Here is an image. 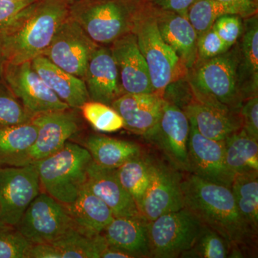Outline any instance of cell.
I'll return each mask as SVG.
<instances>
[{
    "label": "cell",
    "instance_id": "obj_13",
    "mask_svg": "<svg viewBox=\"0 0 258 258\" xmlns=\"http://www.w3.org/2000/svg\"><path fill=\"white\" fill-rule=\"evenodd\" d=\"M150 179L144 195L141 214L149 222L168 212L184 208L183 176L175 168L149 158Z\"/></svg>",
    "mask_w": 258,
    "mask_h": 258
},
{
    "label": "cell",
    "instance_id": "obj_28",
    "mask_svg": "<svg viewBox=\"0 0 258 258\" xmlns=\"http://www.w3.org/2000/svg\"><path fill=\"white\" fill-rule=\"evenodd\" d=\"M51 244L60 249L62 258H101L108 247L103 234L90 233L76 225Z\"/></svg>",
    "mask_w": 258,
    "mask_h": 258
},
{
    "label": "cell",
    "instance_id": "obj_6",
    "mask_svg": "<svg viewBox=\"0 0 258 258\" xmlns=\"http://www.w3.org/2000/svg\"><path fill=\"white\" fill-rule=\"evenodd\" d=\"M70 16L98 45L112 44L131 32L135 18L124 0H81L70 5Z\"/></svg>",
    "mask_w": 258,
    "mask_h": 258
},
{
    "label": "cell",
    "instance_id": "obj_17",
    "mask_svg": "<svg viewBox=\"0 0 258 258\" xmlns=\"http://www.w3.org/2000/svg\"><path fill=\"white\" fill-rule=\"evenodd\" d=\"M84 81L90 101L111 106L124 94L111 48L97 47L88 62Z\"/></svg>",
    "mask_w": 258,
    "mask_h": 258
},
{
    "label": "cell",
    "instance_id": "obj_8",
    "mask_svg": "<svg viewBox=\"0 0 258 258\" xmlns=\"http://www.w3.org/2000/svg\"><path fill=\"white\" fill-rule=\"evenodd\" d=\"M98 46L69 15L42 55L57 67L84 81L88 62Z\"/></svg>",
    "mask_w": 258,
    "mask_h": 258
},
{
    "label": "cell",
    "instance_id": "obj_38",
    "mask_svg": "<svg viewBox=\"0 0 258 258\" xmlns=\"http://www.w3.org/2000/svg\"><path fill=\"white\" fill-rule=\"evenodd\" d=\"M219 37L213 27L198 39V59L205 60L221 55L230 49Z\"/></svg>",
    "mask_w": 258,
    "mask_h": 258
},
{
    "label": "cell",
    "instance_id": "obj_15",
    "mask_svg": "<svg viewBox=\"0 0 258 258\" xmlns=\"http://www.w3.org/2000/svg\"><path fill=\"white\" fill-rule=\"evenodd\" d=\"M189 174L230 188L233 176L227 169L225 159V141L204 137L190 124L187 145Z\"/></svg>",
    "mask_w": 258,
    "mask_h": 258
},
{
    "label": "cell",
    "instance_id": "obj_35",
    "mask_svg": "<svg viewBox=\"0 0 258 258\" xmlns=\"http://www.w3.org/2000/svg\"><path fill=\"white\" fill-rule=\"evenodd\" d=\"M34 115L23 106L4 81L0 82V128L28 123Z\"/></svg>",
    "mask_w": 258,
    "mask_h": 258
},
{
    "label": "cell",
    "instance_id": "obj_3",
    "mask_svg": "<svg viewBox=\"0 0 258 258\" xmlns=\"http://www.w3.org/2000/svg\"><path fill=\"white\" fill-rule=\"evenodd\" d=\"M236 44L216 57L198 59L188 70L195 100L220 109L238 112L245 100L256 96L249 88Z\"/></svg>",
    "mask_w": 258,
    "mask_h": 258
},
{
    "label": "cell",
    "instance_id": "obj_30",
    "mask_svg": "<svg viewBox=\"0 0 258 258\" xmlns=\"http://www.w3.org/2000/svg\"><path fill=\"white\" fill-rule=\"evenodd\" d=\"M116 171L120 184L134 199L141 213L142 201L150 179L149 157L142 155L131 159L117 168Z\"/></svg>",
    "mask_w": 258,
    "mask_h": 258
},
{
    "label": "cell",
    "instance_id": "obj_40",
    "mask_svg": "<svg viewBox=\"0 0 258 258\" xmlns=\"http://www.w3.org/2000/svg\"><path fill=\"white\" fill-rule=\"evenodd\" d=\"M37 0H0V30L8 26L23 10Z\"/></svg>",
    "mask_w": 258,
    "mask_h": 258
},
{
    "label": "cell",
    "instance_id": "obj_11",
    "mask_svg": "<svg viewBox=\"0 0 258 258\" xmlns=\"http://www.w3.org/2000/svg\"><path fill=\"white\" fill-rule=\"evenodd\" d=\"M3 81L11 92L33 115L69 109L32 68L31 61L5 62Z\"/></svg>",
    "mask_w": 258,
    "mask_h": 258
},
{
    "label": "cell",
    "instance_id": "obj_10",
    "mask_svg": "<svg viewBox=\"0 0 258 258\" xmlns=\"http://www.w3.org/2000/svg\"><path fill=\"white\" fill-rule=\"evenodd\" d=\"M40 191L36 164L0 168V221L17 226Z\"/></svg>",
    "mask_w": 258,
    "mask_h": 258
},
{
    "label": "cell",
    "instance_id": "obj_27",
    "mask_svg": "<svg viewBox=\"0 0 258 258\" xmlns=\"http://www.w3.org/2000/svg\"><path fill=\"white\" fill-rule=\"evenodd\" d=\"M225 159L232 176L258 173V141L249 137L243 129L225 140Z\"/></svg>",
    "mask_w": 258,
    "mask_h": 258
},
{
    "label": "cell",
    "instance_id": "obj_21",
    "mask_svg": "<svg viewBox=\"0 0 258 258\" xmlns=\"http://www.w3.org/2000/svg\"><path fill=\"white\" fill-rule=\"evenodd\" d=\"M148 225L149 221L143 216L116 217L102 234L108 245L132 258L152 257Z\"/></svg>",
    "mask_w": 258,
    "mask_h": 258
},
{
    "label": "cell",
    "instance_id": "obj_31",
    "mask_svg": "<svg viewBox=\"0 0 258 258\" xmlns=\"http://www.w3.org/2000/svg\"><path fill=\"white\" fill-rule=\"evenodd\" d=\"M239 50L246 77L251 91L257 95L258 87V20L257 15L245 18Z\"/></svg>",
    "mask_w": 258,
    "mask_h": 258
},
{
    "label": "cell",
    "instance_id": "obj_42",
    "mask_svg": "<svg viewBox=\"0 0 258 258\" xmlns=\"http://www.w3.org/2000/svg\"><path fill=\"white\" fill-rule=\"evenodd\" d=\"M195 0H152L154 8L172 12L187 18L188 10Z\"/></svg>",
    "mask_w": 258,
    "mask_h": 258
},
{
    "label": "cell",
    "instance_id": "obj_1",
    "mask_svg": "<svg viewBox=\"0 0 258 258\" xmlns=\"http://www.w3.org/2000/svg\"><path fill=\"white\" fill-rule=\"evenodd\" d=\"M181 188L184 208L230 242L232 257H240L241 247L250 244L257 235L240 216L230 188L189 173L183 176Z\"/></svg>",
    "mask_w": 258,
    "mask_h": 258
},
{
    "label": "cell",
    "instance_id": "obj_26",
    "mask_svg": "<svg viewBox=\"0 0 258 258\" xmlns=\"http://www.w3.org/2000/svg\"><path fill=\"white\" fill-rule=\"evenodd\" d=\"M83 147L98 165L118 168L125 162L143 155L138 144L99 134H90Z\"/></svg>",
    "mask_w": 258,
    "mask_h": 258
},
{
    "label": "cell",
    "instance_id": "obj_9",
    "mask_svg": "<svg viewBox=\"0 0 258 258\" xmlns=\"http://www.w3.org/2000/svg\"><path fill=\"white\" fill-rule=\"evenodd\" d=\"M74 225L64 205L41 191L16 227L32 244H51Z\"/></svg>",
    "mask_w": 258,
    "mask_h": 258
},
{
    "label": "cell",
    "instance_id": "obj_19",
    "mask_svg": "<svg viewBox=\"0 0 258 258\" xmlns=\"http://www.w3.org/2000/svg\"><path fill=\"white\" fill-rule=\"evenodd\" d=\"M116 169L93 161L88 169V189L108 205L115 217L142 216L134 199L120 184Z\"/></svg>",
    "mask_w": 258,
    "mask_h": 258
},
{
    "label": "cell",
    "instance_id": "obj_32",
    "mask_svg": "<svg viewBox=\"0 0 258 258\" xmlns=\"http://www.w3.org/2000/svg\"><path fill=\"white\" fill-rule=\"evenodd\" d=\"M232 244L223 236L203 225L192 247L185 252L181 257H230V255L232 256Z\"/></svg>",
    "mask_w": 258,
    "mask_h": 258
},
{
    "label": "cell",
    "instance_id": "obj_14",
    "mask_svg": "<svg viewBox=\"0 0 258 258\" xmlns=\"http://www.w3.org/2000/svg\"><path fill=\"white\" fill-rule=\"evenodd\" d=\"M71 109L34 115L32 121L36 125L37 134L29 156L30 164L55 154L79 132V117Z\"/></svg>",
    "mask_w": 258,
    "mask_h": 258
},
{
    "label": "cell",
    "instance_id": "obj_20",
    "mask_svg": "<svg viewBox=\"0 0 258 258\" xmlns=\"http://www.w3.org/2000/svg\"><path fill=\"white\" fill-rule=\"evenodd\" d=\"M153 13L163 40L174 50L188 71L198 59V36L192 25L187 18L177 13L155 8Z\"/></svg>",
    "mask_w": 258,
    "mask_h": 258
},
{
    "label": "cell",
    "instance_id": "obj_22",
    "mask_svg": "<svg viewBox=\"0 0 258 258\" xmlns=\"http://www.w3.org/2000/svg\"><path fill=\"white\" fill-rule=\"evenodd\" d=\"M181 109L187 116L190 124L208 139L225 141L242 128V120L237 111L220 109L195 99Z\"/></svg>",
    "mask_w": 258,
    "mask_h": 258
},
{
    "label": "cell",
    "instance_id": "obj_45",
    "mask_svg": "<svg viewBox=\"0 0 258 258\" xmlns=\"http://www.w3.org/2000/svg\"><path fill=\"white\" fill-rule=\"evenodd\" d=\"M5 63L4 59H3L1 54H0V82H3V71H4Z\"/></svg>",
    "mask_w": 258,
    "mask_h": 258
},
{
    "label": "cell",
    "instance_id": "obj_29",
    "mask_svg": "<svg viewBox=\"0 0 258 258\" xmlns=\"http://www.w3.org/2000/svg\"><path fill=\"white\" fill-rule=\"evenodd\" d=\"M230 189L240 216L257 235L258 173L234 176Z\"/></svg>",
    "mask_w": 258,
    "mask_h": 258
},
{
    "label": "cell",
    "instance_id": "obj_41",
    "mask_svg": "<svg viewBox=\"0 0 258 258\" xmlns=\"http://www.w3.org/2000/svg\"><path fill=\"white\" fill-rule=\"evenodd\" d=\"M225 5L232 12V14L237 15L245 19L257 14V0H217Z\"/></svg>",
    "mask_w": 258,
    "mask_h": 258
},
{
    "label": "cell",
    "instance_id": "obj_44",
    "mask_svg": "<svg viewBox=\"0 0 258 258\" xmlns=\"http://www.w3.org/2000/svg\"><path fill=\"white\" fill-rule=\"evenodd\" d=\"M101 258H132L130 254L125 253L120 249L115 248L108 244L105 252H103Z\"/></svg>",
    "mask_w": 258,
    "mask_h": 258
},
{
    "label": "cell",
    "instance_id": "obj_7",
    "mask_svg": "<svg viewBox=\"0 0 258 258\" xmlns=\"http://www.w3.org/2000/svg\"><path fill=\"white\" fill-rule=\"evenodd\" d=\"M203 227L198 217L184 208L149 222L152 257H181L192 247Z\"/></svg>",
    "mask_w": 258,
    "mask_h": 258
},
{
    "label": "cell",
    "instance_id": "obj_23",
    "mask_svg": "<svg viewBox=\"0 0 258 258\" xmlns=\"http://www.w3.org/2000/svg\"><path fill=\"white\" fill-rule=\"evenodd\" d=\"M34 70L59 98L73 109H80L90 101L86 83L82 79L69 74L52 63L45 56L31 61Z\"/></svg>",
    "mask_w": 258,
    "mask_h": 258
},
{
    "label": "cell",
    "instance_id": "obj_36",
    "mask_svg": "<svg viewBox=\"0 0 258 258\" xmlns=\"http://www.w3.org/2000/svg\"><path fill=\"white\" fill-rule=\"evenodd\" d=\"M31 245L16 226L0 221V258H28Z\"/></svg>",
    "mask_w": 258,
    "mask_h": 258
},
{
    "label": "cell",
    "instance_id": "obj_43",
    "mask_svg": "<svg viewBox=\"0 0 258 258\" xmlns=\"http://www.w3.org/2000/svg\"><path fill=\"white\" fill-rule=\"evenodd\" d=\"M28 258H62L60 249L48 243L32 244Z\"/></svg>",
    "mask_w": 258,
    "mask_h": 258
},
{
    "label": "cell",
    "instance_id": "obj_2",
    "mask_svg": "<svg viewBox=\"0 0 258 258\" xmlns=\"http://www.w3.org/2000/svg\"><path fill=\"white\" fill-rule=\"evenodd\" d=\"M70 15L68 0H37L0 30V54L5 62L20 63L42 55Z\"/></svg>",
    "mask_w": 258,
    "mask_h": 258
},
{
    "label": "cell",
    "instance_id": "obj_33",
    "mask_svg": "<svg viewBox=\"0 0 258 258\" xmlns=\"http://www.w3.org/2000/svg\"><path fill=\"white\" fill-rule=\"evenodd\" d=\"M83 116L97 132L112 133L124 128V123L114 108L101 102L88 101L80 108Z\"/></svg>",
    "mask_w": 258,
    "mask_h": 258
},
{
    "label": "cell",
    "instance_id": "obj_37",
    "mask_svg": "<svg viewBox=\"0 0 258 258\" xmlns=\"http://www.w3.org/2000/svg\"><path fill=\"white\" fill-rule=\"evenodd\" d=\"M237 15L227 14L220 17L214 25V30L229 47L238 41L243 31V22Z\"/></svg>",
    "mask_w": 258,
    "mask_h": 258
},
{
    "label": "cell",
    "instance_id": "obj_16",
    "mask_svg": "<svg viewBox=\"0 0 258 258\" xmlns=\"http://www.w3.org/2000/svg\"><path fill=\"white\" fill-rule=\"evenodd\" d=\"M111 50L119 72L124 93H154L147 62L134 32H129L112 43Z\"/></svg>",
    "mask_w": 258,
    "mask_h": 258
},
{
    "label": "cell",
    "instance_id": "obj_12",
    "mask_svg": "<svg viewBox=\"0 0 258 258\" xmlns=\"http://www.w3.org/2000/svg\"><path fill=\"white\" fill-rule=\"evenodd\" d=\"M189 128V120L184 111L165 100L160 118L144 137L160 149L171 166L188 173Z\"/></svg>",
    "mask_w": 258,
    "mask_h": 258
},
{
    "label": "cell",
    "instance_id": "obj_18",
    "mask_svg": "<svg viewBox=\"0 0 258 258\" xmlns=\"http://www.w3.org/2000/svg\"><path fill=\"white\" fill-rule=\"evenodd\" d=\"M164 102L157 93H124L111 106L121 116L126 130L145 137L160 118Z\"/></svg>",
    "mask_w": 258,
    "mask_h": 258
},
{
    "label": "cell",
    "instance_id": "obj_39",
    "mask_svg": "<svg viewBox=\"0 0 258 258\" xmlns=\"http://www.w3.org/2000/svg\"><path fill=\"white\" fill-rule=\"evenodd\" d=\"M242 128L249 137L258 141V97L247 98L239 110Z\"/></svg>",
    "mask_w": 258,
    "mask_h": 258
},
{
    "label": "cell",
    "instance_id": "obj_4",
    "mask_svg": "<svg viewBox=\"0 0 258 258\" xmlns=\"http://www.w3.org/2000/svg\"><path fill=\"white\" fill-rule=\"evenodd\" d=\"M92 161L86 148L69 141L55 154L35 163L41 191L63 205H70L87 182Z\"/></svg>",
    "mask_w": 258,
    "mask_h": 258
},
{
    "label": "cell",
    "instance_id": "obj_25",
    "mask_svg": "<svg viewBox=\"0 0 258 258\" xmlns=\"http://www.w3.org/2000/svg\"><path fill=\"white\" fill-rule=\"evenodd\" d=\"M32 121L0 128V168L29 165V156L36 140Z\"/></svg>",
    "mask_w": 258,
    "mask_h": 258
},
{
    "label": "cell",
    "instance_id": "obj_24",
    "mask_svg": "<svg viewBox=\"0 0 258 258\" xmlns=\"http://www.w3.org/2000/svg\"><path fill=\"white\" fill-rule=\"evenodd\" d=\"M75 225L86 232L102 234L114 218L111 209L85 184L77 198L64 205Z\"/></svg>",
    "mask_w": 258,
    "mask_h": 258
},
{
    "label": "cell",
    "instance_id": "obj_34",
    "mask_svg": "<svg viewBox=\"0 0 258 258\" xmlns=\"http://www.w3.org/2000/svg\"><path fill=\"white\" fill-rule=\"evenodd\" d=\"M227 14L232 13L217 0H195L188 10L187 18L199 37L211 28L217 19Z\"/></svg>",
    "mask_w": 258,
    "mask_h": 258
},
{
    "label": "cell",
    "instance_id": "obj_5",
    "mask_svg": "<svg viewBox=\"0 0 258 258\" xmlns=\"http://www.w3.org/2000/svg\"><path fill=\"white\" fill-rule=\"evenodd\" d=\"M133 29L139 50L147 62L153 89L161 94L187 74V69L161 37L153 10L150 14L135 17Z\"/></svg>",
    "mask_w": 258,
    "mask_h": 258
}]
</instances>
